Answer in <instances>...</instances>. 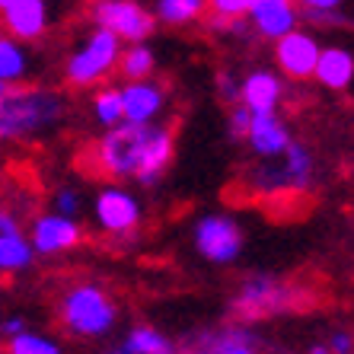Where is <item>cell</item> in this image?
Listing matches in <instances>:
<instances>
[{
    "instance_id": "5b68a950",
    "label": "cell",
    "mask_w": 354,
    "mask_h": 354,
    "mask_svg": "<svg viewBox=\"0 0 354 354\" xmlns=\"http://www.w3.org/2000/svg\"><path fill=\"white\" fill-rule=\"evenodd\" d=\"M61 322L77 338H102L115 329L118 306L99 284H74L61 297Z\"/></svg>"
},
{
    "instance_id": "9c48e42d",
    "label": "cell",
    "mask_w": 354,
    "mask_h": 354,
    "mask_svg": "<svg viewBox=\"0 0 354 354\" xmlns=\"http://www.w3.org/2000/svg\"><path fill=\"white\" fill-rule=\"evenodd\" d=\"M319 39L306 29H290L281 39H274V64L290 80H313L316 58H319Z\"/></svg>"
},
{
    "instance_id": "2e32d148",
    "label": "cell",
    "mask_w": 354,
    "mask_h": 354,
    "mask_svg": "<svg viewBox=\"0 0 354 354\" xmlns=\"http://www.w3.org/2000/svg\"><path fill=\"white\" fill-rule=\"evenodd\" d=\"M122 102H124V122L134 124L160 122L166 109V90L153 80H128L122 86Z\"/></svg>"
},
{
    "instance_id": "4fadbf2b",
    "label": "cell",
    "mask_w": 354,
    "mask_h": 354,
    "mask_svg": "<svg viewBox=\"0 0 354 354\" xmlns=\"http://www.w3.org/2000/svg\"><path fill=\"white\" fill-rule=\"evenodd\" d=\"M51 19H55V0H19L17 7L0 13V23H3L7 35L19 41L41 39L51 29Z\"/></svg>"
},
{
    "instance_id": "484cf974",
    "label": "cell",
    "mask_w": 354,
    "mask_h": 354,
    "mask_svg": "<svg viewBox=\"0 0 354 354\" xmlns=\"http://www.w3.org/2000/svg\"><path fill=\"white\" fill-rule=\"evenodd\" d=\"M249 122H252V109L243 106V102H233L230 115H227V131H230L233 140H243L249 131Z\"/></svg>"
},
{
    "instance_id": "e575fe53",
    "label": "cell",
    "mask_w": 354,
    "mask_h": 354,
    "mask_svg": "<svg viewBox=\"0 0 354 354\" xmlns=\"http://www.w3.org/2000/svg\"><path fill=\"white\" fill-rule=\"evenodd\" d=\"M306 354H332L329 351V345H326V342H316V345H310V351Z\"/></svg>"
},
{
    "instance_id": "ffe728a7",
    "label": "cell",
    "mask_w": 354,
    "mask_h": 354,
    "mask_svg": "<svg viewBox=\"0 0 354 354\" xmlns=\"http://www.w3.org/2000/svg\"><path fill=\"white\" fill-rule=\"evenodd\" d=\"M115 71L124 80H150L157 71V55L147 41H128V45H122Z\"/></svg>"
},
{
    "instance_id": "52a82bcc",
    "label": "cell",
    "mask_w": 354,
    "mask_h": 354,
    "mask_svg": "<svg viewBox=\"0 0 354 354\" xmlns=\"http://www.w3.org/2000/svg\"><path fill=\"white\" fill-rule=\"evenodd\" d=\"M93 23L109 29L112 35L128 41H147L157 29V17L140 0H96L93 3Z\"/></svg>"
},
{
    "instance_id": "d4e9b609",
    "label": "cell",
    "mask_w": 354,
    "mask_h": 354,
    "mask_svg": "<svg viewBox=\"0 0 354 354\" xmlns=\"http://www.w3.org/2000/svg\"><path fill=\"white\" fill-rule=\"evenodd\" d=\"M7 354H64V351H61V345L55 338L23 329L19 335L7 338Z\"/></svg>"
},
{
    "instance_id": "ba28073f",
    "label": "cell",
    "mask_w": 354,
    "mask_h": 354,
    "mask_svg": "<svg viewBox=\"0 0 354 354\" xmlns=\"http://www.w3.org/2000/svg\"><path fill=\"white\" fill-rule=\"evenodd\" d=\"M198 256L211 265H233L243 252V227L230 214H205L192 230Z\"/></svg>"
},
{
    "instance_id": "4316f807",
    "label": "cell",
    "mask_w": 354,
    "mask_h": 354,
    "mask_svg": "<svg viewBox=\"0 0 354 354\" xmlns=\"http://www.w3.org/2000/svg\"><path fill=\"white\" fill-rule=\"evenodd\" d=\"M249 3H252V0H207V13L230 17V19H246Z\"/></svg>"
},
{
    "instance_id": "d6986e66",
    "label": "cell",
    "mask_w": 354,
    "mask_h": 354,
    "mask_svg": "<svg viewBox=\"0 0 354 354\" xmlns=\"http://www.w3.org/2000/svg\"><path fill=\"white\" fill-rule=\"evenodd\" d=\"M106 354H179V345L153 326H134L118 345L106 348Z\"/></svg>"
},
{
    "instance_id": "e0dca14e",
    "label": "cell",
    "mask_w": 354,
    "mask_h": 354,
    "mask_svg": "<svg viewBox=\"0 0 354 354\" xmlns=\"http://www.w3.org/2000/svg\"><path fill=\"white\" fill-rule=\"evenodd\" d=\"M313 80L326 90H348L354 83V51L345 45H322Z\"/></svg>"
},
{
    "instance_id": "30bf717a",
    "label": "cell",
    "mask_w": 354,
    "mask_h": 354,
    "mask_svg": "<svg viewBox=\"0 0 354 354\" xmlns=\"http://www.w3.org/2000/svg\"><path fill=\"white\" fill-rule=\"evenodd\" d=\"M93 214L96 223L106 233H131L140 227V201L134 192L122 189V185H106L93 201Z\"/></svg>"
},
{
    "instance_id": "8fae6325",
    "label": "cell",
    "mask_w": 354,
    "mask_h": 354,
    "mask_svg": "<svg viewBox=\"0 0 354 354\" xmlns=\"http://www.w3.org/2000/svg\"><path fill=\"white\" fill-rule=\"evenodd\" d=\"M83 230L80 223L71 214H39L29 227V243L39 256H61V252H71L74 246H80Z\"/></svg>"
},
{
    "instance_id": "cb8c5ba5",
    "label": "cell",
    "mask_w": 354,
    "mask_h": 354,
    "mask_svg": "<svg viewBox=\"0 0 354 354\" xmlns=\"http://www.w3.org/2000/svg\"><path fill=\"white\" fill-rule=\"evenodd\" d=\"M93 118L102 128H115L124 122V102H122V90L115 86H99L93 96Z\"/></svg>"
},
{
    "instance_id": "1f68e13d",
    "label": "cell",
    "mask_w": 354,
    "mask_h": 354,
    "mask_svg": "<svg viewBox=\"0 0 354 354\" xmlns=\"http://www.w3.org/2000/svg\"><path fill=\"white\" fill-rule=\"evenodd\" d=\"M300 10H342L348 0H294Z\"/></svg>"
},
{
    "instance_id": "603a6c76",
    "label": "cell",
    "mask_w": 354,
    "mask_h": 354,
    "mask_svg": "<svg viewBox=\"0 0 354 354\" xmlns=\"http://www.w3.org/2000/svg\"><path fill=\"white\" fill-rule=\"evenodd\" d=\"M207 0H157V13L153 17L166 26H189L205 17Z\"/></svg>"
},
{
    "instance_id": "ac0fdd59",
    "label": "cell",
    "mask_w": 354,
    "mask_h": 354,
    "mask_svg": "<svg viewBox=\"0 0 354 354\" xmlns=\"http://www.w3.org/2000/svg\"><path fill=\"white\" fill-rule=\"evenodd\" d=\"M284 99V80L274 71L256 67L239 80V102L249 106L252 112H265V109H278V102Z\"/></svg>"
},
{
    "instance_id": "7a4b0ae2",
    "label": "cell",
    "mask_w": 354,
    "mask_h": 354,
    "mask_svg": "<svg viewBox=\"0 0 354 354\" xmlns=\"http://www.w3.org/2000/svg\"><path fill=\"white\" fill-rule=\"evenodd\" d=\"M64 93L0 80V140H29L48 134L64 122Z\"/></svg>"
},
{
    "instance_id": "3957f363",
    "label": "cell",
    "mask_w": 354,
    "mask_h": 354,
    "mask_svg": "<svg viewBox=\"0 0 354 354\" xmlns=\"http://www.w3.org/2000/svg\"><path fill=\"white\" fill-rule=\"evenodd\" d=\"M310 300L304 288H297L290 281L278 278L268 272H252L239 281L236 294L230 300V310L236 316V322H259V319H272V316L297 313L300 306Z\"/></svg>"
},
{
    "instance_id": "4dcf8cb0",
    "label": "cell",
    "mask_w": 354,
    "mask_h": 354,
    "mask_svg": "<svg viewBox=\"0 0 354 354\" xmlns=\"http://www.w3.org/2000/svg\"><path fill=\"white\" fill-rule=\"evenodd\" d=\"M217 86H221V96L227 99L230 106H233V102H239V83L233 80L230 74H221V77H217Z\"/></svg>"
},
{
    "instance_id": "277c9868",
    "label": "cell",
    "mask_w": 354,
    "mask_h": 354,
    "mask_svg": "<svg viewBox=\"0 0 354 354\" xmlns=\"http://www.w3.org/2000/svg\"><path fill=\"white\" fill-rule=\"evenodd\" d=\"M313 179H316V157L300 140H290L284 147V153H278L272 160H262V166H256L249 173V185L259 195H268V198L310 192Z\"/></svg>"
},
{
    "instance_id": "44dd1931",
    "label": "cell",
    "mask_w": 354,
    "mask_h": 354,
    "mask_svg": "<svg viewBox=\"0 0 354 354\" xmlns=\"http://www.w3.org/2000/svg\"><path fill=\"white\" fill-rule=\"evenodd\" d=\"M35 262V249L23 233H0V272L17 274Z\"/></svg>"
},
{
    "instance_id": "7402d4cb",
    "label": "cell",
    "mask_w": 354,
    "mask_h": 354,
    "mask_svg": "<svg viewBox=\"0 0 354 354\" xmlns=\"http://www.w3.org/2000/svg\"><path fill=\"white\" fill-rule=\"evenodd\" d=\"M26 74H29V55L23 41L13 35H0V80L19 83Z\"/></svg>"
},
{
    "instance_id": "6da1fadb",
    "label": "cell",
    "mask_w": 354,
    "mask_h": 354,
    "mask_svg": "<svg viewBox=\"0 0 354 354\" xmlns=\"http://www.w3.org/2000/svg\"><path fill=\"white\" fill-rule=\"evenodd\" d=\"M93 157L109 179H134L138 185H157L176 157V134L169 124L160 122H122L115 128H106Z\"/></svg>"
},
{
    "instance_id": "83f0119b",
    "label": "cell",
    "mask_w": 354,
    "mask_h": 354,
    "mask_svg": "<svg viewBox=\"0 0 354 354\" xmlns=\"http://www.w3.org/2000/svg\"><path fill=\"white\" fill-rule=\"evenodd\" d=\"M55 211L74 217L77 211H80V192L77 189H58L55 192Z\"/></svg>"
},
{
    "instance_id": "f1b7e54d",
    "label": "cell",
    "mask_w": 354,
    "mask_h": 354,
    "mask_svg": "<svg viewBox=\"0 0 354 354\" xmlns=\"http://www.w3.org/2000/svg\"><path fill=\"white\" fill-rule=\"evenodd\" d=\"M207 29H214V32H233L239 35L246 26L243 19H230V17H217V13H207Z\"/></svg>"
},
{
    "instance_id": "f546056e",
    "label": "cell",
    "mask_w": 354,
    "mask_h": 354,
    "mask_svg": "<svg viewBox=\"0 0 354 354\" xmlns=\"http://www.w3.org/2000/svg\"><path fill=\"white\" fill-rule=\"evenodd\" d=\"M326 345H329L332 354H354V335L351 332H335Z\"/></svg>"
},
{
    "instance_id": "d590c367",
    "label": "cell",
    "mask_w": 354,
    "mask_h": 354,
    "mask_svg": "<svg viewBox=\"0 0 354 354\" xmlns=\"http://www.w3.org/2000/svg\"><path fill=\"white\" fill-rule=\"evenodd\" d=\"M17 3H19V0H0V13H7V10L17 7Z\"/></svg>"
},
{
    "instance_id": "836d02e7",
    "label": "cell",
    "mask_w": 354,
    "mask_h": 354,
    "mask_svg": "<svg viewBox=\"0 0 354 354\" xmlns=\"http://www.w3.org/2000/svg\"><path fill=\"white\" fill-rule=\"evenodd\" d=\"M23 329H26V319H23V316H10V319L0 322V335H7V338L19 335Z\"/></svg>"
},
{
    "instance_id": "9a60e30c",
    "label": "cell",
    "mask_w": 354,
    "mask_h": 354,
    "mask_svg": "<svg viewBox=\"0 0 354 354\" xmlns=\"http://www.w3.org/2000/svg\"><path fill=\"white\" fill-rule=\"evenodd\" d=\"M246 19L252 26V32L274 41L300 26V7L294 0H252Z\"/></svg>"
},
{
    "instance_id": "7c38bea8",
    "label": "cell",
    "mask_w": 354,
    "mask_h": 354,
    "mask_svg": "<svg viewBox=\"0 0 354 354\" xmlns=\"http://www.w3.org/2000/svg\"><path fill=\"white\" fill-rule=\"evenodd\" d=\"M256 345L259 338L246 322H233L192 335L185 345H179V354H256Z\"/></svg>"
},
{
    "instance_id": "5bb4252c",
    "label": "cell",
    "mask_w": 354,
    "mask_h": 354,
    "mask_svg": "<svg viewBox=\"0 0 354 354\" xmlns=\"http://www.w3.org/2000/svg\"><path fill=\"white\" fill-rule=\"evenodd\" d=\"M243 140L259 160H272L284 153V147L294 138H290V128L284 124V118L278 115V109H265V112H252V122H249V131Z\"/></svg>"
},
{
    "instance_id": "d6a6232c",
    "label": "cell",
    "mask_w": 354,
    "mask_h": 354,
    "mask_svg": "<svg viewBox=\"0 0 354 354\" xmlns=\"http://www.w3.org/2000/svg\"><path fill=\"white\" fill-rule=\"evenodd\" d=\"M0 233H23L19 217L13 211H7V207H0Z\"/></svg>"
},
{
    "instance_id": "8992f818",
    "label": "cell",
    "mask_w": 354,
    "mask_h": 354,
    "mask_svg": "<svg viewBox=\"0 0 354 354\" xmlns=\"http://www.w3.org/2000/svg\"><path fill=\"white\" fill-rule=\"evenodd\" d=\"M122 45L124 41L118 35H112L109 29L96 26L86 41H83L80 48L64 61V80L71 86H96V83L109 80L112 71L118 67V55H122Z\"/></svg>"
}]
</instances>
